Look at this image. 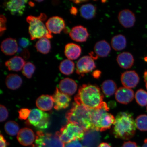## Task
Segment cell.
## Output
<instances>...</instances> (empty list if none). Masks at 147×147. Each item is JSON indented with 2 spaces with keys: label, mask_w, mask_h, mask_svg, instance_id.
Segmentation results:
<instances>
[{
  "label": "cell",
  "mask_w": 147,
  "mask_h": 147,
  "mask_svg": "<svg viewBox=\"0 0 147 147\" xmlns=\"http://www.w3.org/2000/svg\"><path fill=\"white\" fill-rule=\"evenodd\" d=\"M103 95L98 86L91 84H84L79 88L74 100L76 104L93 110L100 106L103 102Z\"/></svg>",
  "instance_id": "6da1fadb"
},
{
  "label": "cell",
  "mask_w": 147,
  "mask_h": 147,
  "mask_svg": "<svg viewBox=\"0 0 147 147\" xmlns=\"http://www.w3.org/2000/svg\"><path fill=\"white\" fill-rule=\"evenodd\" d=\"M136 123L133 115L129 112H121L117 115L113 124V134L116 138L128 140L135 136Z\"/></svg>",
  "instance_id": "7a4b0ae2"
},
{
  "label": "cell",
  "mask_w": 147,
  "mask_h": 147,
  "mask_svg": "<svg viewBox=\"0 0 147 147\" xmlns=\"http://www.w3.org/2000/svg\"><path fill=\"white\" fill-rule=\"evenodd\" d=\"M92 110L74 103L70 110L66 113L68 122L78 126L86 132L92 129Z\"/></svg>",
  "instance_id": "3957f363"
},
{
  "label": "cell",
  "mask_w": 147,
  "mask_h": 147,
  "mask_svg": "<svg viewBox=\"0 0 147 147\" xmlns=\"http://www.w3.org/2000/svg\"><path fill=\"white\" fill-rule=\"evenodd\" d=\"M109 108L105 102H103L98 108L92 110V129L101 132L106 131L114 123L115 119L108 113Z\"/></svg>",
  "instance_id": "277c9868"
},
{
  "label": "cell",
  "mask_w": 147,
  "mask_h": 147,
  "mask_svg": "<svg viewBox=\"0 0 147 147\" xmlns=\"http://www.w3.org/2000/svg\"><path fill=\"white\" fill-rule=\"evenodd\" d=\"M47 18V16L44 13H41L38 17L31 15L27 16L26 21L29 25L28 32L31 40L53 38L51 33L48 30L43 22Z\"/></svg>",
  "instance_id": "5b68a950"
},
{
  "label": "cell",
  "mask_w": 147,
  "mask_h": 147,
  "mask_svg": "<svg viewBox=\"0 0 147 147\" xmlns=\"http://www.w3.org/2000/svg\"><path fill=\"white\" fill-rule=\"evenodd\" d=\"M60 140L64 144L76 140H82L84 136V131L74 124L68 123L62 127L60 131L57 132Z\"/></svg>",
  "instance_id": "8992f818"
},
{
  "label": "cell",
  "mask_w": 147,
  "mask_h": 147,
  "mask_svg": "<svg viewBox=\"0 0 147 147\" xmlns=\"http://www.w3.org/2000/svg\"><path fill=\"white\" fill-rule=\"evenodd\" d=\"M36 147H64V144L60 140L57 132L55 134L45 133L41 131L37 132Z\"/></svg>",
  "instance_id": "52a82bcc"
},
{
  "label": "cell",
  "mask_w": 147,
  "mask_h": 147,
  "mask_svg": "<svg viewBox=\"0 0 147 147\" xmlns=\"http://www.w3.org/2000/svg\"><path fill=\"white\" fill-rule=\"evenodd\" d=\"M28 121L29 123L38 129L45 130L49 127V115L41 110L33 109L31 111Z\"/></svg>",
  "instance_id": "ba28073f"
},
{
  "label": "cell",
  "mask_w": 147,
  "mask_h": 147,
  "mask_svg": "<svg viewBox=\"0 0 147 147\" xmlns=\"http://www.w3.org/2000/svg\"><path fill=\"white\" fill-rule=\"evenodd\" d=\"M96 67L94 61L91 57L84 56L77 62L76 73L81 76L83 77L86 74L91 72Z\"/></svg>",
  "instance_id": "9c48e42d"
},
{
  "label": "cell",
  "mask_w": 147,
  "mask_h": 147,
  "mask_svg": "<svg viewBox=\"0 0 147 147\" xmlns=\"http://www.w3.org/2000/svg\"><path fill=\"white\" fill-rule=\"evenodd\" d=\"M28 1L12 0L5 2L3 5L5 10L9 11L13 15L21 16L23 15Z\"/></svg>",
  "instance_id": "30bf717a"
},
{
  "label": "cell",
  "mask_w": 147,
  "mask_h": 147,
  "mask_svg": "<svg viewBox=\"0 0 147 147\" xmlns=\"http://www.w3.org/2000/svg\"><path fill=\"white\" fill-rule=\"evenodd\" d=\"M52 97L55 104L54 108L56 110L65 109L69 106L71 100L70 97L62 93L58 88H56Z\"/></svg>",
  "instance_id": "8fae6325"
},
{
  "label": "cell",
  "mask_w": 147,
  "mask_h": 147,
  "mask_svg": "<svg viewBox=\"0 0 147 147\" xmlns=\"http://www.w3.org/2000/svg\"><path fill=\"white\" fill-rule=\"evenodd\" d=\"M46 26L51 33L59 34L65 28V24L63 18L58 16H54L47 20Z\"/></svg>",
  "instance_id": "7c38bea8"
},
{
  "label": "cell",
  "mask_w": 147,
  "mask_h": 147,
  "mask_svg": "<svg viewBox=\"0 0 147 147\" xmlns=\"http://www.w3.org/2000/svg\"><path fill=\"white\" fill-rule=\"evenodd\" d=\"M121 80L125 87L133 88L136 87L139 82L138 75L135 71H127L121 75Z\"/></svg>",
  "instance_id": "4fadbf2b"
},
{
  "label": "cell",
  "mask_w": 147,
  "mask_h": 147,
  "mask_svg": "<svg viewBox=\"0 0 147 147\" xmlns=\"http://www.w3.org/2000/svg\"><path fill=\"white\" fill-rule=\"evenodd\" d=\"M134 97V92L130 88L120 87L115 92L116 100L121 104H129L133 100Z\"/></svg>",
  "instance_id": "5bb4252c"
},
{
  "label": "cell",
  "mask_w": 147,
  "mask_h": 147,
  "mask_svg": "<svg viewBox=\"0 0 147 147\" xmlns=\"http://www.w3.org/2000/svg\"><path fill=\"white\" fill-rule=\"evenodd\" d=\"M119 23L125 28L133 27L136 22L135 14L129 9H124L119 12L118 16Z\"/></svg>",
  "instance_id": "9a60e30c"
},
{
  "label": "cell",
  "mask_w": 147,
  "mask_h": 147,
  "mask_svg": "<svg viewBox=\"0 0 147 147\" xmlns=\"http://www.w3.org/2000/svg\"><path fill=\"white\" fill-rule=\"evenodd\" d=\"M89 36L87 29L82 25L73 27L69 33V36L71 39L77 42H85Z\"/></svg>",
  "instance_id": "2e32d148"
},
{
  "label": "cell",
  "mask_w": 147,
  "mask_h": 147,
  "mask_svg": "<svg viewBox=\"0 0 147 147\" xmlns=\"http://www.w3.org/2000/svg\"><path fill=\"white\" fill-rule=\"evenodd\" d=\"M17 138L20 144L24 146H30L34 142L35 135L32 129L25 128L20 130Z\"/></svg>",
  "instance_id": "e0dca14e"
},
{
  "label": "cell",
  "mask_w": 147,
  "mask_h": 147,
  "mask_svg": "<svg viewBox=\"0 0 147 147\" xmlns=\"http://www.w3.org/2000/svg\"><path fill=\"white\" fill-rule=\"evenodd\" d=\"M59 87L60 91L62 93L71 96L76 92L78 85L73 79L66 78L61 81Z\"/></svg>",
  "instance_id": "ac0fdd59"
},
{
  "label": "cell",
  "mask_w": 147,
  "mask_h": 147,
  "mask_svg": "<svg viewBox=\"0 0 147 147\" xmlns=\"http://www.w3.org/2000/svg\"><path fill=\"white\" fill-rule=\"evenodd\" d=\"M82 143L84 146L88 147L96 146L100 140V136L98 131L90 129L86 131L84 134Z\"/></svg>",
  "instance_id": "d6986e66"
},
{
  "label": "cell",
  "mask_w": 147,
  "mask_h": 147,
  "mask_svg": "<svg viewBox=\"0 0 147 147\" xmlns=\"http://www.w3.org/2000/svg\"><path fill=\"white\" fill-rule=\"evenodd\" d=\"M1 50L7 56H12L17 52L18 46L15 39L8 38L3 40L1 45Z\"/></svg>",
  "instance_id": "ffe728a7"
},
{
  "label": "cell",
  "mask_w": 147,
  "mask_h": 147,
  "mask_svg": "<svg viewBox=\"0 0 147 147\" xmlns=\"http://www.w3.org/2000/svg\"><path fill=\"white\" fill-rule=\"evenodd\" d=\"M117 61L119 67L125 69L131 68L134 62L133 55L128 52H123L119 55L117 57Z\"/></svg>",
  "instance_id": "44dd1931"
},
{
  "label": "cell",
  "mask_w": 147,
  "mask_h": 147,
  "mask_svg": "<svg viewBox=\"0 0 147 147\" xmlns=\"http://www.w3.org/2000/svg\"><path fill=\"white\" fill-rule=\"evenodd\" d=\"M82 48L80 45L74 43L67 44L65 47L64 54L70 60H75L80 56Z\"/></svg>",
  "instance_id": "7402d4cb"
},
{
  "label": "cell",
  "mask_w": 147,
  "mask_h": 147,
  "mask_svg": "<svg viewBox=\"0 0 147 147\" xmlns=\"http://www.w3.org/2000/svg\"><path fill=\"white\" fill-rule=\"evenodd\" d=\"M54 101L52 96L46 95H42L37 99L36 106L40 110L49 111L52 109Z\"/></svg>",
  "instance_id": "603a6c76"
},
{
  "label": "cell",
  "mask_w": 147,
  "mask_h": 147,
  "mask_svg": "<svg viewBox=\"0 0 147 147\" xmlns=\"http://www.w3.org/2000/svg\"><path fill=\"white\" fill-rule=\"evenodd\" d=\"M25 62L21 57L15 56L5 62V65L9 70L20 71L23 68Z\"/></svg>",
  "instance_id": "cb8c5ba5"
},
{
  "label": "cell",
  "mask_w": 147,
  "mask_h": 147,
  "mask_svg": "<svg viewBox=\"0 0 147 147\" xmlns=\"http://www.w3.org/2000/svg\"><path fill=\"white\" fill-rule=\"evenodd\" d=\"M111 47L109 44L105 40H102L97 42L94 47L95 54L100 57H106L111 51Z\"/></svg>",
  "instance_id": "d4e9b609"
},
{
  "label": "cell",
  "mask_w": 147,
  "mask_h": 147,
  "mask_svg": "<svg viewBox=\"0 0 147 147\" xmlns=\"http://www.w3.org/2000/svg\"><path fill=\"white\" fill-rule=\"evenodd\" d=\"M96 7L91 3L82 5L80 8L81 16L86 19H92L96 16Z\"/></svg>",
  "instance_id": "484cf974"
},
{
  "label": "cell",
  "mask_w": 147,
  "mask_h": 147,
  "mask_svg": "<svg viewBox=\"0 0 147 147\" xmlns=\"http://www.w3.org/2000/svg\"><path fill=\"white\" fill-rule=\"evenodd\" d=\"M5 83L9 89L16 90L21 87L22 84V80L19 75L16 74H10L7 77Z\"/></svg>",
  "instance_id": "4316f807"
},
{
  "label": "cell",
  "mask_w": 147,
  "mask_h": 147,
  "mask_svg": "<svg viewBox=\"0 0 147 147\" xmlns=\"http://www.w3.org/2000/svg\"><path fill=\"white\" fill-rule=\"evenodd\" d=\"M111 45L115 50H123L126 47L127 40L125 37L122 34H118L114 36L111 41Z\"/></svg>",
  "instance_id": "83f0119b"
},
{
  "label": "cell",
  "mask_w": 147,
  "mask_h": 147,
  "mask_svg": "<svg viewBox=\"0 0 147 147\" xmlns=\"http://www.w3.org/2000/svg\"><path fill=\"white\" fill-rule=\"evenodd\" d=\"M117 86L115 82L112 80H107L102 83V89L107 97L112 96L116 92Z\"/></svg>",
  "instance_id": "f1b7e54d"
},
{
  "label": "cell",
  "mask_w": 147,
  "mask_h": 147,
  "mask_svg": "<svg viewBox=\"0 0 147 147\" xmlns=\"http://www.w3.org/2000/svg\"><path fill=\"white\" fill-rule=\"evenodd\" d=\"M35 47L38 52L44 54H47L50 51L51 49V42L47 38H40L36 42Z\"/></svg>",
  "instance_id": "f546056e"
},
{
  "label": "cell",
  "mask_w": 147,
  "mask_h": 147,
  "mask_svg": "<svg viewBox=\"0 0 147 147\" xmlns=\"http://www.w3.org/2000/svg\"><path fill=\"white\" fill-rule=\"evenodd\" d=\"M59 68L61 72L63 74L71 75L74 71L75 64L71 60L68 59L64 60L61 62Z\"/></svg>",
  "instance_id": "4dcf8cb0"
},
{
  "label": "cell",
  "mask_w": 147,
  "mask_h": 147,
  "mask_svg": "<svg viewBox=\"0 0 147 147\" xmlns=\"http://www.w3.org/2000/svg\"><path fill=\"white\" fill-rule=\"evenodd\" d=\"M5 129L6 133L11 136H16L19 132V127L17 123L9 121L5 124Z\"/></svg>",
  "instance_id": "1f68e13d"
},
{
  "label": "cell",
  "mask_w": 147,
  "mask_h": 147,
  "mask_svg": "<svg viewBox=\"0 0 147 147\" xmlns=\"http://www.w3.org/2000/svg\"><path fill=\"white\" fill-rule=\"evenodd\" d=\"M135 99L140 106H145L147 105V92L142 89L138 90L136 93Z\"/></svg>",
  "instance_id": "d6a6232c"
},
{
  "label": "cell",
  "mask_w": 147,
  "mask_h": 147,
  "mask_svg": "<svg viewBox=\"0 0 147 147\" xmlns=\"http://www.w3.org/2000/svg\"><path fill=\"white\" fill-rule=\"evenodd\" d=\"M135 123L138 129L142 131H147V115L138 116L136 119Z\"/></svg>",
  "instance_id": "836d02e7"
},
{
  "label": "cell",
  "mask_w": 147,
  "mask_h": 147,
  "mask_svg": "<svg viewBox=\"0 0 147 147\" xmlns=\"http://www.w3.org/2000/svg\"><path fill=\"white\" fill-rule=\"evenodd\" d=\"M35 69L36 67L34 64L30 62H27L24 65L22 73L24 76L30 79L32 78Z\"/></svg>",
  "instance_id": "e575fe53"
},
{
  "label": "cell",
  "mask_w": 147,
  "mask_h": 147,
  "mask_svg": "<svg viewBox=\"0 0 147 147\" xmlns=\"http://www.w3.org/2000/svg\"><path fill=\"white\" fill-rule=\"evenodd\" d=\"M31 110L27 108H22L18 111L19 119L21 120H26L28 117L30 113Z\"/></svg>",
  "instance_id": "d590c367"
},
{
  "label": "cell",
  "mask_w": 147,
  "mask_h": 147,
  "mask_svg": "<svg viewBox=\"0 0 147 147\" xmlns=\"http://www.w3.org/2000/svg\"><path fill=\"white\" fill-rule=\"evenodd\" d=\"M9 113L8 110L3 105H1V122H4L8 118Z\"/></svg>",
  "instance_id": "8d00e7d4"
},
{
  "label": "cell",
  "mask_w": 147,
  "mask_h": 147,
  "mask_svg": "<svg viewBox=\"0 0 147 147\" xmlns=\"http://www.w3.org/2000/svg\"><path fill=\"white\" fill-rule=\"evenodd\" d=\"M0 21H1V36L3 33H4L5 31L6 30V23L7 22V19L5 16L3 15H1L0 16Z\"/></svg>",
  "instance_id": "74e56055"
},
{
  "label": "cell",
  "mask_w": 147,
  "mask_h": 147,
  "mask_svg": "<svg viewBox=\"0 0 147 147\" xmlns=\"http://www.w3.org/2000/svg\"><path fill=\"white\" fill-rule=\"evenodd\" d=\"M18 44L20 47L25 49L31 45L30 41L27 38L24 37L20 38L18 40Z\"/></svg>",
  "instance_id": "f35d334b"
},
{
  "label": "cell",
  "mask_w": 147,
  "mask_h": 147,
  "mask_svg": "<svg viewBox=\"0 0 147 147\" xmlns=\"http://www.w3.org/2000/svg\"><path fill=\"white\" fill-rule=\"evenodd\" d=\"M64 147H83V146L79 140H76L66 143L64 145Z\"/></svg>",
  "instance_id": "ab89813d"
},
{
  "label": "cell",
  "mask_w": 147,
  "mask_h": 147,
  "mask_svg": "<svg viewBox=\"0 0 147 147\" xmlns=\"http://www.w3.org/2000/svg\"><path fill=\"white\" fill-rule=\"evenodd\" d=\"M121 147H138L136 143L131 141L125 142Z\"/></svg>",
  "instance_id": "60d3db41"
},
{
  "label": "cell",
  "mask_w": 147,
  "mask_h": 147,
  "mask_svg": "<svg viewBox=\"0 0 147 147\" xmlns=\"http://www.w3.org/2000/svg\"><path fill=\"white\" fill-rule=\"evenodd\" d=\"M22 57L25 59H27L30 57V54L29 51L27 49H23L21 53H20Z\"/></svg>",
  "instance_id": "b9f144b4"
},
{
  "label": "cell",
  "mask_w": 147,
  "mask_h": 147,
  "mask_svg": "<svg viewBox=\"0 0 147 147\" xmlns=\"http://www.w3.org/2000/svg\"><path fill=\"white\" fill-rule=\"evenodd\" d=\"M0 143H1L0 147H7L8 145V143L7 142L6 140L5 139V138L2 134H1L0 136Z\"/></svg>",
  "instance_id": "7bdbcfd3"
},
{
  "label": "cell",
  "mask_w": 147,
  "mask_h": 147,
  "mask_svg": "<svg viewBox=\"0 0 147 147\" xmlns=\"http://www.w3.org/2000/svg\"><path fill=\"white\" fill-rule=\"evenodd\" d=\"M101 71L98 70L95 71H93L92 73V76L95 78L98 79L100 78L101 76Z\"/></svg>",
  "instance_id": "ee69618b"
},
{
  "label": "cell",
  "mask_w": 147,
  "mask_h": 147,
  "mask_svg": "<svg viewBox=\"0 0 147 147\" xmlns=\"http://www.w3.org/2000/svg\"><path fill=\"white\" fill-rule=\"evenodd\" d=\"M70 12L73 15L76 16L78 12V9H77L76 7H73L70 9Z\"/></svg>",
  "instance_id": "f6af8a7d"
},
{
  "label": "cell",
  "mask_w": 147,
  "mask_h": 147,
  "mask_svg": "<svg viewBox=\"0 0 147 147\" xmlns=\"http://www.w3.org/2000/svg\"><path fill=\"white\" fill-rule=\"evenodd\" d=\"M90 56L93 59L96 60L98 58V56L97 55H95L94 53L93 52H91L89 53Z\"/></svg>",
  "instance_id": "bcb514c9"
},
{
  "label": "cell",
  "mask_w": 147,
  "mask_h": 147,
  "mask_svg": "<svg viewBox=\"0 0 147 147\" xmlns=\"http://www.w3.org/2000/svg\"><path fill=\"white\" fill-rule=\"evenodd\" d=\"M98 147H111L109 144L107 143H102L99 144Z\"/></svg>",
  "instance_id": "7dc6e473"
},
{
  "label": "cell",
  "mask_w": 147,
  "mask_h": 147,
  "mask_svg": "<svg viewBox=\"0 0 147 147\" xmlns=\"http://www.w3.org/2000/svg\"><path fill=\"white\" fill-rule=\"evenodd\" d=\"M144 81L146 83V86L147 90V71H145L144 74Z\"/></svg>",
  "instance_id": "c3c4849f"
},
{
  "label": "cell",
  "mask_w": 147,
  "mask_h": 147,
  "mask_svg": "<svg viewBox=\"0 0 147 147\" xmlns=\"http://www.w3.org/2000/svg\"><path fill=\"white\" fill-rule=\"evenodd\" d=\"M74 3L76 4H80V3H83L84 2H87L88 1H72Z\"/></svg>",
  "instance_id": "681fc988"
},
{
  "label": "cell",
  "mask_w": 147,
  "mask_h": 147,
  "mask_svg": "<svg viewBox=\"0 0 147 147\" xmlns=\"http://www.w3.org/2000/svg\"><path fill=\"white\" fill-rule=\"evenodd\" d=\"M142 147H147V139L144 140V143Z\"/></svg>",
  "instance_id": "f907efd6"
},
{
  "label": "cell",
  "mask_w": 147,
  "mask_h": 147,
  "mask_svg": "<svg viewBox=\"0 0 147 147\" xmlns=\"http://www.w3.org/2000/svg\"><path fill=\"white\" fill-rule=\"evenodd\" d=\"M29 4L30 5V6L31 7H34V3H33L32 1H30L29 3Z\"/></svg>",
  "instance_id": "816d5d0a"
},
{
  "label": "cell",
  "mask_w": 147,
  "mask_h": 147,
  "mask_svg": "<svg viewBox=\"0 0 147 147\" xmlns=\"http://www.w3.org/2000/svg\"><path fill=\"white\" fill-rule=\"evenodd\" d=\"M36 1L37 2H41L42 1Z\"/></svg>",
  "instance_id": "f5cc1de1"
},
{
  "label": "cell",
  "mask_w": 147,
  "mask_h": 147,
  "mask_svg": "<svg viewBox=\"0 0 147 147\" xmlns=\"http://www.w3.org/2000/svg\"><path fill=\"white\" fill-rule=\"evenodd\" d=\"M32 147H36L34 145H33Z\"/></svg>",
  "instance_id": "db71d44e"
},
{
  "label": "cell",
  "mask_w": 147,
  "mask_h": 147,
  "mask_svg": "<svg viewBox=\"0 0 147 147\" xmlns=\"http://www.w3.org/2000/svg\"><path fill=\"white\" fill-rule=\"evenodd\" d=\"M146 110H147V106H146Z\"/></svg>",
  "instance_id": "11a10c76"
}]
</instances>
